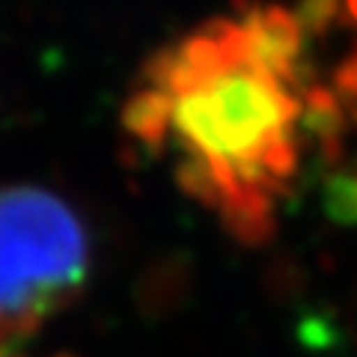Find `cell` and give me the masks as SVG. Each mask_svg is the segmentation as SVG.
<instances>
[{
  "instance_id": "7a4b0ae2",
  "label": "cell",
  "mask_w": 357,
  "mask_h": 357,
  "mask_svg": "<svg viewBox=\"0 0 357 357\" xmlns=\"http://www.w3.org/2000/svg\"><path fill=\"white\" fill-rule=\"evenodd\" d=\"M93 238L69 199L36 185L0 188V357L27 345L84 295Z\"/></svg>"
},
{
  "instance_id": "6da1fadb",
  "label": "cell",
  "mask_w": 357,
  "mask_h": 357,
  "mask_svg": "<svg viewBox=\"0 0 357 357\" xmlns=\"http://www.w3.org/2000/svg\"><path fill=\"white\" fill-rule=\"evenodd\" d=\"M310 36L292 6L241 3L155 51L119 110L122 131L178 191L250 248L280 227L310 140H331L342 96H357L316 77Z\"/></svg>"
}]
</instances>
